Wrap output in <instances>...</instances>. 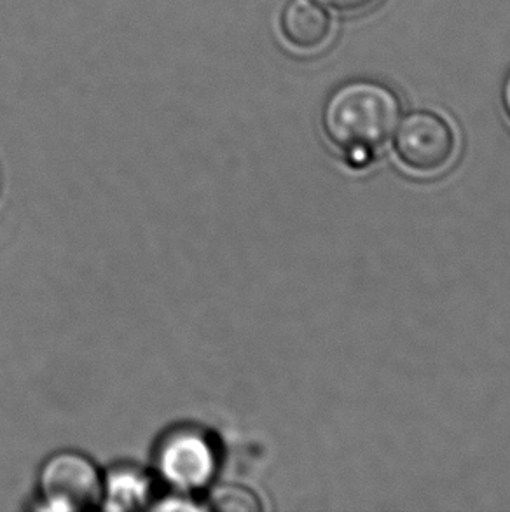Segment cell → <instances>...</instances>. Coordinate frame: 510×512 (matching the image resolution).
Segmentation results:
<instances>
[{
    "label": "cell",
    "instance_id": "52a82bcc",
    "mask_svg": "<svg viewBox=\"0 0 510 512\" xmlns=\"http://www.w3.org/2000/svg\"><path fill=\"white\" fill-rule=\"evenodd\" d=\"M210 509L219 512H261L262 502L249 488L236 485L217 486L208 497Z\"/></svg>",
    "mask_w": 510,
    "mask_h": 512
},
{
    "label": "cell",
    "instance_id": "277c9868",
    "mask_svg": "<svg viewBox=\"0 0 510 512\" xmlns=\"http://www.w3.org/2000/svg\"><path fill=\"white\" fill-rule=\"evenodd\" d=\"M214 446L198 430H175L166 437L158 453L161 476L179 490H198L215 472Z\"/></svg>",
    "mask_w": 510,
    "mask_h": 512
},
{
    "label": "cell",
    "instance_id": "3957f363",
    "mask_svg": "<svg viewBox=\"0 0 510 512\" xmlns=\"http://www.w3.org/2000/svg\"><path fill=\"white\" fill-rule=\"evenodd\" d=\"M39 483L49 506L62 511L97 506L104 492L95 464L74 451H63L49 458L42 467Z\"/></svg>",
    "mask_w": 510,
    "mask_h": 512
},
{
    "label": "cell",
    "instance_id": "5b68a950",
    "mask_svg": "<svg viewBox=\"0 0 510 512\" xmlns=\"http://www.w3.org/2000/svg\"><path fill=\"white\" fill-rule=\"evenodd\" d=\"M283 39L299 51H315L329 41L332 20L317 0H290L280 18Z\"/></svg>",
    "mask_w": 510,
    "mask_h": 512
},
{
    "label": "cell",
    "instance_id": "6da1fadb",
    "mask_svg": "<svg viewBox=\"0 0 510 512\" xmlns=\"http://www.w3.org/2000/svg\"><path fill=\"white\" fill-rule=\"evenodd\" d=\"M402 104L395 91L373 79H353L332 91L322 112L325 135L348 153L383 146L399 125Z\"/></svg>",
    "mask_w": 510,
    "mask_h": 512
},
{
    "label": "cell",
    "instance_id": "ba28073f",
    "mask_svg": "<svg viewBox=\"0 0 510 512\" xmlns=\"http://www.w3.org/2000/svg\"><path fill=\"white\" fill-rule=\"evenodd\" d=\"M318 2L331 7L338 13L357 14L364 13L367 9L376 6L380 0H318Z\"/></svg>",
    "mask_w": 510,
    "mask_h": 512
},
{
    "label": "cell",
    "instance_id": "7a4b0ae2",
    "mask_svg": "<svg viewBox=\"0 0 510 512\" xmlns=\"http://www.w3.org/2000/svg\"><path fill=\"white\" fill-rule=\"evenodd\" d=\"M393 149L411 172L434 175L448 168L455 158L456 133L448 119L437 112H409L400 121Z\"/></svg>",
    "mask_w": 510,
    "mask_h": 512
},
{
    "label": "cell",
    "instance_id": "9c48e42d",
    "mask_svg": "<svg viewBox=\"0 0 510 512\" xmlns=\"http://www.w3.org/2000/svg\"><path fill=\"white\" fill-rule=\"evenodd\" d=\"M502 104H504V111L510 121V72L509 76L505 77L504 88H502Z\"/></svg>",
    "mask_w": 510,
    "mask_h": 512
},
{
    "label": "cell",
    "instance_id": "8992f818",
    "mask_svg": "<svg viewBox=\"0 0 510 512\" xmlns=\"http://www.w3.org/2000/svg\"><path fill=\"white\" fill-rule=\"evenodd\" d=\"M109 485L112 502L109 506L114 509H133L142 506V502L147 500L149 485L137 472H119Z\"/></svg>",
    "mask_w": 510,
    "mask_h": 512
}]
</instances>
